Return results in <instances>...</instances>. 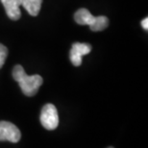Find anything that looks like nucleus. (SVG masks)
<instances>
[{
  "label": "nucleus",
  "instance_id": "1",
  "mask_svg": "<svg viewBox=\"0 0 148 148\" xmlns=\"http://www.w3.org/2000/svg\"><path fill=\"white\" fill-rule=\"evenodd\" d=\"M13 78L18 83L22 92L26 96L36 95L43 83V79L40 75H27L24 69L19 64H16L13 69Z\"/></svg>",
  "mask_w": 148,
  "mask_h": 148
},
{
  "label": "nucleus",
  "instance_id": "2",
  "mask_svg": "<svg viewBox=\"0 0 148 148\" xmlns=\"http://www.w3.org/2000/svg\"><path fill=\"white\" fill-rule=\"evenodd\" d=\"M74 19L79 25H88L93 32L102 31L109 26L108 17L104 16H93L87 9H79L74 14Z\"/></svg>",
  "mask_w": 148,
  "mask_h": 148
},
{
  "label": "nucleus",
  "instance_id": "3",
  "mask_svg": "<svg viewBox=\"0 0 148 148\" xmlns=\"http://www.w3.org/2000/svg\"><path fill=\"white\" fill-rule=\"evenodd\" d=\"M40 123L44 128L49 131L55 130L59 125V114L56 107L53 104H46L41 109Z\"/></svg>",
  "mask_w": 148,
  "mask_h": 148
},
{
  "label": "nucleus",
  "instance_id": "4",
  "mask_svg": "<svg viewBox=\"0 0 148 148\" xmlns=\"http://www.w3.org/2000/svg\"><path fill=\"white\" fill-rule=\"evenodd\" d=\"M21 133L14 124L9 121H0V141L18 143Z\"/></svg>",
  "mask_w": 148,
  "mask_h": 148
},
{
  "label": "nucleus",
  "instance_id": "5",
  "mask_svg": "<svg viewBox=\"0 0 148 148\" xmlns=\"http://www.w3.org/2000/svg\"><path fill=\"white\" fill-rule=\"evenodd\" d=\"M91 51V46L88 43L75 42L72 44V47L69 52V59L73 66H79L82 64L83 56L88 55Z\"/></svg>",
  "mask_w": 148,
  "mask_h": 148
},
{
  "label": "nucleus",
  "instance_id": "6",
  "mask_svg": "<svg viewBox=\"0 0 148 148\" xmlns=\"http://www.w3.org/2000/svg\"><path fill=\"white\" fill-rule=\"evenodd\" d=\"M4 6L6 14L12 20H18L21 16L19 7L21 6V0H1Z\"/></svg>",
  "mask_w": 148,
  "mask_h": 148
},
{
  "label": "nucleus",
  "instance_id": "7",
  "mask_svg": "<svg viewBox=\"0 0 148 148\" xmlns=\"http://www.w3.org/2000/svg\"><path fill=\"white\" fill-rule=\"evenodd\" d=\"M42 0H21V5L32 16H37L40 14Z\"/></svg>",
  "mask_w": 148,
  "mask_h": 148
},
{
  "label": "nucleus",
  "instance_id": "8",
  "mask_svg": "<svg viewBox=\"0 0 148 148\" xmlns=\"http://www.w3.org/2000/svg\"><path fill=\"white\" fill-rule=\"evenodd\" d=\"M8 56V49L7 47L3 44L0 43V69L3 66V64H5V61L7 59Z\"/></svg>",
  "mask_w": 148,
  "mask_h": 148
},
{
  "label": "nucleus",
  "instance_id": "9",
  "mask_svg": "<svg viewBox=\"0 0 148 148\" xmlns=\"http://www.w3.org/2000/svg\"><path fill=\"white\" fill-rule=\"evenodd\" d=\"M141 26H143V28L145 29V30H147V29H148V18H147V17H145V18L141 21Z\"/></svg>",
  "mask_w": 148,
  "mask_h": 148
},
{
  "label": "nucleus",
  "instance_id": "10",
  "mask_svg": "<svg viewBox=\"0 0 148 148\" xmlns=\"http://www.w3.org/2000/svg\"><path fill=\"white\" fill-rule=\"evenodd\" d=\"M108 148H114V147H108Z\"/></svg>",
  "mask_w": 148,
  "mask_h": 148
}]
</instances>
